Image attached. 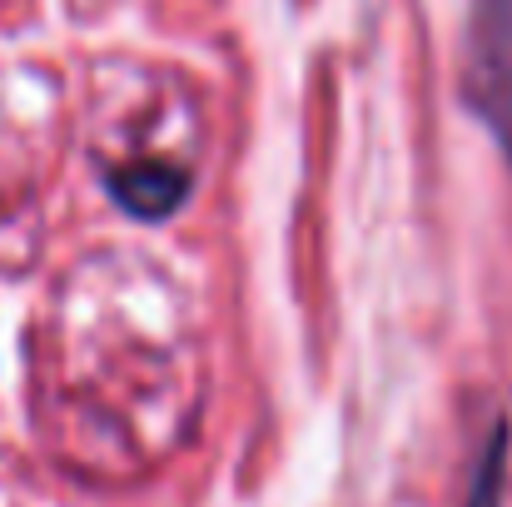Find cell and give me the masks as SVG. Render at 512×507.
I'll use <instances>...</instances> for the list:
<instances>
[{"mask_svg":"<svg viewBox=\"0 0 512 507\" xmlns=\"http://www.w3.org/2000/svg\"><path fill=\"white\" fill-rule=\"evenodd\" d=\"M468 110L488 125L512 160V0H473L463 25V80Z\"/></svg>","mask_w":512,"mask_h":507,"instance_id":"6da1fadb","label":"cell"},{"mask_svg":"<svg viewBox=\"0 0 512 507\" xmlns=\"http://www.w3.org/2000/svg\"><path fill=\"white\" fill-rule=\"evenodd\" d=\"M508 448H512V428L508 418H498L478 448L473 478H468V498L463 507H503V488H508Z\"/></svg>","mask_w":512,"mask_h":507,"instance_id":"3957f363","label":"cell"},{"mask_svg":"<svg viewBox=\"0 0 512 507\" xmlns=\"http://www.w3.org/2000/svg\"><path fill=\"white\" fill-rule=\"evenodd\" d=\"M115 204L135 219H170L189 194V174L165 160H140V165H120L105 174Z\"/></svg>","mask_w":512,"mask_h":507,"instance_id":"7a4b0ae2","label":"cell"}]
</instances>
